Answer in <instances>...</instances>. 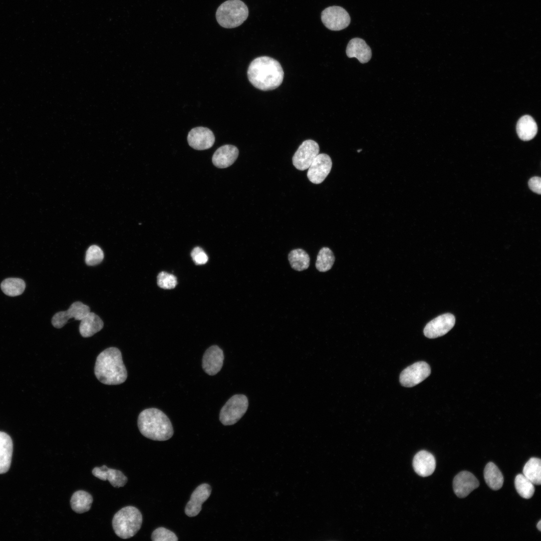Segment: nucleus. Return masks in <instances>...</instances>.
<instances>
[{
	"label": "nucleus",
	"instance_id": "473e14b6",
	"mask_svg": "<svg viewBox=\"0 0 541 541\" xmlns=\"http://www.w3.org/2000/svg\"><path fill=\"white\" fill-rule=\"evenodd\" d=\"M153 541H177L178 538L171 530L163 527L155 529L151 535Z\"/></svg>",
	"mask_w": 541,
	"mask_h": 541
},
{
	"label": "nucleus",
	"instance_id": "72a5a7b5",
	"mask_svg": "<svg viewBox=\"0 0 541 541\" xmlns=\"http://www.w3.org/2000/svg\"><path fill=\"white\" fill-rule=\"evenodd\" d=\"M191 256L194 263L199 265L206 263L208 259V256L205 251L202 248L198 246L192 249Z\"/></svg>",
	"mask_w": 541,
	"mask_h": 541
},
{
	"label": "nucleus",
	"instance_id": "cd10ccee",
	"mask_svg": "<svg viewBox=\"0 0 541 541\" xmlns=\"http://www.w3.org/2000/svg\"><path fill=\"white\" fill-rule=\"evenodd\" d=\"M335 261L333 251L327 247L322 248L319 251L316 261V267L321 272L330 270Z\"/></svg>",
	"mask_w": 541,
	"mask_h": 541
},
{
	"label": "nucleus",
	"instance_id": "4be33fe9",
	"mask_svg": "<svg viewBox=\"0 0 541 541\" xmlns=\"http://www.w3.org/2000/svg\"><path fill=\"white\" fill-rule=\"evenodd\" d=\"M537 127L534 119L529 115L521 117L516 125V132L520 139L524 141L532 139L536 134Z\"/></svg>",
	"mask_w": 541,
	"mask_h": 541
},
{
	"label": "nucleus",
	"instance_id": "bb28decb",
	"mask_svg": "<svg viewBox=\"0 0 541 541\" xmlns=\"http://www.w3.org/2000/svg\"><path fill=\"white\" fill-rule=\"evenodd\" d=\"M3 293L11 297L21 295L26 288L24 280L19 278H10L4 280L1 284Z\"/></svg>",
	"mask_w": 541,
	"mask_h": 541
},
{
	"label": "nucleus",
	"instance_id": "20e7f679",
	"mask_svg": "<svg viewBox=\"0 0 541 541\" xmlns=\"http://www.w3.org/2000/svg\"><path fill=\"white\" fill-rule=\"evenodd\" d=\"M142 515L139 510L133 506H127L117 511L112 519V527L115 534L123 539L135 535L140 529Z\"/></svg>",
	"mask_w": 541,
	"mask_h": 541
},
{
	"label": "nucleus",
	"instance_id": "f704fd0d",
	"mask_svg": "<svg viewBox=\"0 0 541 541\" xmlns=\"http://www.w3.org/2000/svg\"><path fill=\"white\" fill-rule=\"evenodd\" d=\"M529 188L534 192L538 194L541 192V179L535 176L531 178L528 181Z\"/></svg>",
	"mask_w": 541,
	"mask_h": 541
},
{
	"label": "nucleus",
	"instance_id": "393cba45",
	"mask_svg": "<svg viewBox=\"0 0 541 541\" xmlns=\"http://www.w3.org/2000/svg\"><path fill=\"white\" fill-rule=\"evenodd\" d=\"M523 475L533 484L541 483V460L539 458L532 457L524 465Z\"/></svg>",
	"mask_w": 541,
	"mask_h": 541
},
{
	"label": "nucleus",
	"instance_id": "b1692460",
	"mask_svg": "<svg viewBox=\"0 0 541 541\" xmlns=\"http://www.w3.org/2000/svg\"><path fill=\"white\" fill-rule=\"evenodd\" d=\"M484 478L486 483L492 490H497L503 483V476L498 468L493 462L488 463L484 469Z\"/></svg>",
	"mask_w": 541,
	"mask_h": 541
},
{
	"label": "nucleus",
	"instance_id": "dca6fc26",
	"mask_svg": "<svg viewBox=\"0 0 541 541\" xmlns=\"http://www.w3.org/2000/svg\"><path fill=\"white\" fill-rule=\"evenodd\" d=\"M479 485V483L475 476L466 471L459 472L454 477L453 481L454 492L459 498L466 497Z\"/></svg>",
	"mask_w": 541,
	"mask_h": 541
},
{
	"label": "nucleus",
	"instance_id": "412c9836",
	"mask_svg": "<svg viewBox=\"0 0 541 541\" xmlns=\"http://www.w3.org/2000/svg\"><path fill=\"white\" fill-rule=\"evenodd\" d=\"M104 324L101 319L93 312H89L81 320L79 331L84 338L90 337L103 328Z\"/></svg>",
	"mask_w": 541,
	"mask_h": 541
},
{
	"label": "nucleus",
	"instance_id": "9d476101",
	"mask_svg": "<svg viewBox=\"0 0 541 541\" xmlns=\"http://www.w3.org/2000/svg\"><path fill=\"white\" fill-rule=\"evenodd\" d=\"M332 166V160L328 155L319 154L308 168L307 177L312 183L320 184L328 175Z\"/></svg>",
	"mask_w": 541,
	"mask_h": 541
},
{
	"label": "nucleus",
	"instance_id": "e433bc0d",
	"mask_svg": "<svg viewBox=\"0 0 541 541\" xmlns=\"http://www.w3.org/2000/svg\"><path fill=\"white\" fill-rule=\"evenodd\" d=\"M536 527L537 528V529L539 531H541V520H540L537 523Z\"/></svg>",
	"mask_w": 541,
	"mask_h": 541
},
{
	"label": "nucleus",
	"instance_id": "6e6552de",
	"mask_svg": "<svg viewBox=\"0 0 541 541\" xmlns=\"http://www.w3.org/2000/svg\"><path fill=\"white\" fill-rule=\"evenodd\" d=\"M319 151V146L316 141L310 139L303 141L293 156V165L300 170L308 169Z\"/></svg>",
	"mask_w": 541,
	"mask_h": 541
},
{
	"label": "nucleus",
	"instance_id": "a878e982",
	"mask_svg": "<svg viewBox=\"0 0 541 541\" xmlns=\"http://www.w3.org/2000/svg\"><path fill=\"white\" fill-rule=\"evenodd\" d=\"M291 267L297 271L308 268L310 265V257L307 252L301 248L292 250L288 255Z\"/></svg>",
	"mask_w": 541,
	"mask_h": 541
},
{
	"label": "nucleus",
	"instance_id": "2f4dec72",
	"mask_svg": "<svg viewBox=\"0 0 541 541\" xmlns=\"http://www.w3.org/2000/svg\"><path fill=\"white\" fill-rule=\"evenodd\" d=\"M158 286L162 289H171L177 285V279L175 276L165 272H160L157 276Z\"/></svg>",
	"mask_w": 541,
	"mask_h": 541
},
{
	"label": "nucleus",
	"instance_id": "7c9ffc66",
	"mask_svg": "<svg viewBox=\"0 0 541 541\" xmlns=\"http://www.w3.org/2000/svg\"><path fill=\"white\" fill-rule=\"evenodd\" d=\"M106 480L115 487L124 486L127 482V477L120 470L107 468L106 474Z\"/></svg>",
	"mask_w": 541,
	"mask_h": 541
},
{
	"label": "nucleus",
	"instance_id": "1a4fd4ad",
	"mask_svg": "<svg viewBox=\"0 0 541 541\" xmlns=\"http://www.w3.org/2000/svg\"><path fill=\"white\" fill-rule=\"evenodd\" d=\"M430 367L427 363L417 362L402 371L400 375V382L404 387H412L422 382L430 375Z\"/></svg>",
	"mask_w": 541,
	"mask_h": 541
},
{
	"label": "nucleus",
	"instance_id": "c756f323",
	"mask_svg": "<svg viewBox=\"0 0 541 541\" xmlns=\"http://www.w3.org/2000/svg\"><path fill=\"white\" fill-rule=\"evenodd\" d=\"M103 258V251L98 245H92L86 251L85 262L88 266L97 265L102 262Z\"/></svg>",
	"mask_w": 541,
	"mask_h": 541
},
{
	"label": "nucleus",
	"instance_id": "9b49d317",
	"mask_svg": "<svg viewBox=\"0 0 541 541\" xmlns=\"http://www.w3.org/2000/svg\"><path fill=\"white\" fill-rule=\"evenodd\" d=\"M454 316L449 313L440 315L427 324L423 333L428 338L434 339L444 335L454 326Z\"/></svg>",
	"mask_w": 541,
	"mask_h": 541
},
{
	"label": "nucleus",
	"instance_id": "c9c22d12",
	"mask_svg": "<svg viewBox=\"0 0 541 541\" xmlns=\"http://www.w3.org/2000/svg\"><path fill=\"white\" fill-rule=\"evenodd\" d=\"M107 468V466L105 465L101 467H96L92 470V474L94 476L99 479L103 481H106L107 480L106 474Z\"/></svg>",
	"mask_w": 541,
	"mask_h": 541
},
{
	"label": "nucleus",
	"instance_id": "7ed1b4c3",
	"mask_svg": "<svg viewBox=\"0 0 541 541\" xmlns=\"http://www.w3.org/2000/svg\"><path fill=\"white\" fill-rule=\"evenodd\" d=\"M137 424L140 433L153 440H167L173 435V429L169 419L157 408L143 410L138 416Z\"/></svg>",
	"mask_w": 541,
	"mask_h": 541
},
{
	"label": "nucleus",
	"instance_id": "f8f14e48",
	"mask_svg": "<svg viewBox=\"0 0 541 541\" xmlns=\"http://www.w3.org/2000/svg\"><path fill=\"white\" fill-rule=\"evenodd\" d=\"M90 312V308L81 302L73 303L65 311H61L54 315L52 319L53 326L56 328L63 327L71 318L81 321Z\"/></svg>",
	"mask_w": 541,
	"mask_h": 541
},
{
	"label": "nucleus",
	"instance_id": "a211bd4d",
	"mask_svg": "<svg viewBox=\"0 0 541 541\" xmlns=\"http://www.w3.org/2000/svg\"><path fill=\"white\" fill-rule=\"evenodd\" d=\"M239 151L236 147L232 145H224L218 148L214 153L212 161L219 168H224L231 165L236 160Z\"/></svg>",
	"mask_w": 541,
	"mask_h": 541
},
{
	"label": "nucleus",
	"instance_id": "f257e3e1",
	"mask_svg": "<svg viewBox=\"0 0 541 541\" xmlns=\"http://www.w3.org/2000/svg\"><path fill=\"white\" fill-rule=\"evenodd\" d=\"M284 73L280 63L276 60L261 56L253 60L247 70L250 83L262 91L272 90L279 87L284 79Z\"/></svg>",
	"mask_w": 541,
	"mask_h": 541
},
{
	"label": "nucleus",
	"instance_id": "5701e85b",
	"mask_svg": "<svg viewBox=\"0 0 541 541\" xmlns=\"http://www.w3.org/2000/svg\"><path fill=\"white\" fill-rule=\"evenodd\" d=\"M92 502V496L88 492L81 490L75 492L70 500L72 510L78 513L89 511Z\"/></svg>",
	"mask_w": 541,
	"mask_h": 541
},
{
	"label": "nucleus",
	"instance_id": "2eb2a0df",
	"mask_svg": "<svg viewBox=\"0 0 541 541\" xmlns=\"http://www.w3.org/2000/svg\"><path fill=\"white\" fill-rule=\"evenodd\" d=\"M211 492V487L207 483L198 486L192 493L190 500L185 508V514L189 516H196L201 510L202 504L208 498Z\"/></svg>",
	"mask_w": 541,
	"mask_h": 541
},
{
	"label": "nucleus",
	"instance_id": "aec40b11",
	"mask_svg": "<svg viewBox=\"0 0 541 541\" xmlns=\"http://www.w3.org/2000/svg\"><path fill=\"white\" fill-rule=\"evenodd\" d=\"M13 442L7 433L0 431V474L7 472L11 465Z\"/></svg>",
	"mask_w": 541,
	"mask_h": 541
},
{
	"label": "nucleus",
	"instance_id": "0eeeda50",
	"mask_svg": "<svg viewBox=\"0 0 541 541\" xmlns=\"http://www.w3.org/2000/svg\"><path fill=\"white\" fill-rule=\"evenodd\" d=\"M321 20L325 26L332 31H340L350 24L351 18L348 13L339 6H331L323 10Z\"/></svg>",
	"mask_w": 541,
	"mask_h": 541
},
{
	"label": "nucleus",
	"instance_id": "4468645a",
	"mask_svg": "<svg viewBox=\"0 0 541 541\" xmlns=\"http://www.w3.org/2000/svg\"><path fill=\"white\" fill-rule=\"evenodd\" d=\"M224 358L223 352L218 346H210L205 351L203 356V370L209 375L216 374L223 366Z\"/></svg>",
	"mask_w": 541,
	"mask_h": 541
},
{
	"label": "nucleus",
	"instance_id": "ddd939ff",
	"mask_svg": "<svg viewBox=\"0 0 541 541\" xmlns=\"http://www.w3.org/2000/svg\"><path fill=\"white\" fill-rule=\"evenodd\" d=\"M187 141L189 146L194 149L203 150L209 149L213 146L215 137L209 129L197 127L189 131Z\"/></svg>",
	"mask_w": 541,
	"mask_h": 541
},
{
	"label": "nucleus",
	"instance_id": "f03ea898",
	"mask_svg": "<svg viewBox=\"0 0 541 541\" xmlns=\"http://www.w3.org/2000/svg\"><path fill=\"white\" fill-rule=\"evenodd\" d=\"M98 380L106 385H118L125 381L127 372L120 351L116 347L107 348L98 356L94 369Z\"/></svg>",
	"mask_w": 541,
	"mask_h": 541
},
{
	"label": "nucleus",
	"instance_id": "c85d7f7f",
	"mask_svg": "<svg viewBox=\"0 0 541 541\" xmlns=\"http://www.w3.org/2000/svg\"><path fill=\"white\" fill-rule=\"evenodd\" d=\"M514 485L516 491L523 498H530L534 492L533 484L523 474H518L514 479Z\"/></svg>",
	"mask_w": 541,
	"mask_h": 541
},
{
	"label": "nucleus",
	"instance_id": "39448f33",
	"mask_svg": "<svg viewBox=\"0 0 541 541\" xmlns=\"http://www.w3.org/2000/svg\"><path fill=\"white\" fill-rule=\"evenodd\" d=\"M248 10L240 0H228L218 8L216 19L225 28H234L241 25L247 18Z\"/></svg>",
	"mask_w": 541,
	"mask_h": 541
},
{
	"label": "nucleus",
	"instance_id": "6ab92c4d",
	"mask_svg": "<svg viewBox=\"0 0 541 541\" xmlns=\"http://www.w3.org/2000/svg\"><path fill=\"white\" fill-rule=\"evenodd\" d=\"M346 52L349 58H356L362 64L369 62L372 57L370 47L364 40L359 38H354L349 42Z\"/></svg>",
	"mask_w": 541,
	"mask_h": 541
},
{
	"label": "nucleus",
	"instance_id": "423d86ee",
	"mask_svg": "<svg viewBox=\"0 0 541 541\" xmlns=\"http://www.w3.org/2000/svg\"><path fill=\"white\" fill-rule=\"evenodd\" d=\"M248 406L247 397L235 394L231 397L222 407L219 420L224 425H231L238 422L245 414Z\"/></svg>",
	"mask_w": 541,
	"mask_h": 541
},
{
	"label": "nucleus",
	"instance_id": "f3484780",
	"mask_svg": "<svg viewBox=\"0 0 541 541\" xmlns=\"http://www.w3.org/2000/svg\"><path fill=\"white\" fill-rule=\"evenodd\" d=\"M413 466L418 475L426 477L433 473L436 467L435 459L431 453L421 450L414 457Z\"/></svg>",
	"mask_w": 541,
	"mask_h": 541
}]
</instances>
